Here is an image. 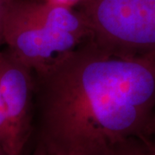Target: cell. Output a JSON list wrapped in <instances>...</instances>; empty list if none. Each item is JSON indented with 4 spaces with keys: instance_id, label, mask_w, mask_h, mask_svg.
Segmentation results:
<instances>
[{
    "instance_id": "cell-10",
    "label": "cell",
    "mask_w": 155,
    "mask_h": 155,
    "mask_svg": "<svg viewBox=\"0 0 155 155\" xmlns=\"http://www.w3.org/2000/svg\"><path fill=\"white\" fill-rule=\"evenodd\" d=\"M31 155H48V153L46 152V150H45L41 146L38 145V147H37V148L35 149V153Z\"/></svg>"
},
{
    "instance_id": "cell-9",
    "label": "cell",
    "mask_w": 155,
    "mask_h": 155,
    "mask_svg": "<svg viewBox=\"0 0 155 155\" xmlns=\"http://www.w3.org/2000/svg\"><path fill=\"white\" fill-rule=\"evenodd\" d=\"M146 140V143L147 145L148 148H149L150 152L152 155H155V140H152L151 137L149 138H144Z\"/></svg>"
},
{
    "instance_id": "cell-4",
    "label": "cell",
    "mask_w": 155,
    "mask_h": 155,
    "mask_svg": "<svg viewBox=\"0 0 155 155\" xmlns=\"http://www.w3.org/2000/svg\"><path fill=\"white\" fill-rule=\"evenodd\" d=\"M0 91L9 125L10 155H22L31 131L35 74L8 49L0 51Z\"/></svg>"
},
{
    "instance_id": "cell-13",
    "label": "cell",
    "mask_w": 155,
    "mask_h": 155,
    "mask_svg": "<svg viewBox=\"0 0 155 155\" xmlns=\"http://www.w3.org/2000/svg\"><path fill=\"white\" fill-rule=\"evenodd\" d=\"M48 155H61V154H49V153H48Z\"/></svg>"
},
{
    "instance_id": "cell-3",
    "label": "cell",
    "mask_w": 155,
    "mask_h": 155,
    "mask_svg": "<svg viewBox=\"0 0 155 155\" xmlns=\"http://www.w3.org/2000/svg\"><path fill=\"white\" fill-rule=\"evenodd\" d=\"M2 37L8 50L34 73L87 41L50 28L35 14L29 0H8Z\"/></svg>"
},
{
    "instance_id": "cell-6",
    "label": "cell",
    "mask_w": 155,
    "mask_h": 155,
    "mask_svg": "<svg viewBox=\"0 0 155 155\" xmlns=\"http://www.w3.org/2000/svg\"><path fill=\"white\" fill-rule=\"evenodd\" d=\"M0 147L6 155H10L11 152V138L8 120L6 116L5 109L0 91Z\"/></svg>"
},
{
    "instance_id": "cell-12",
    "label": "cell",
    "mask_w": 155,
    "mask_h": 155,
    "mask_svg": "<svg viewBox=\"0 0 155 155\" xmlns=\"http://www.w3.org/2000/svg\"><path fill=\"white\" fill-rule=\"evenodd\" d=\"M0 155H6L4 152V150L1 148V147H0Z\"/></svg>"
},
{
    "instance_id": "cell-2",
    "label": "cell",
    "mask_w": 155,
    "mask_h": 155,
    "mask_svg": "<svg viewBox=\"0 0 155 155\" xmlns=\"http://www.w3.org/2000/svg\"><path fill=\"white\" fill-rule=\"evenodd\" d=\"M91 40L115 55L155 54V0H81Z\"/></svg>"
},
{
    "instance_id": "cell-11",
    "label": "cell",
    "mask_w": 155,
    "mask_h": 155,
    "mask_svg": "<svg viewBox=\"0 0 155 155\" xmlns=\"http://www.w3.org/2000/svg\"><path fill=\"white\" fill-rule=\"evenodd\" d=\"M152 132H153V134L155 133V111H154V115H153V126H152Z\"/></svg>"
},
{
    "instance_id": "cell-5",
    "label": "cell",
    "mask_w": 155,
    "mask_h": 155,
    "mask_svg": "<svg viewBox=\"0 0 155 155\" xmlns=\"http://www.w3.org/2000/svg\"><path fill=\"white\" fill-rule=\"evenodd\" d=\"M97 155H152L144 138H128L113 144Z\"/></svg>"
},
{
    "instance_id": "cell-1",
    "label": "cell",
    "mask_w": 155,
    "mask_h": 155,
    "mask_svg": "<svg viewBox=\"0 0 155 155\" xmlns=\"http://www.w3.org/2000/svg\"><path fill=\"white\" fill-rule=\"evenodd\" d=\"M34 74L39 145L48 153L97 155L153 134L155 54L115 55L90 39Z\"/></svg>"
},
{
    "instance_id": "cell-7",
    "label": "cell",
    "mask_w": 155,
    "mask_h": 155,
    "mask_svg": "<svg viewBox=\"0 0 155 155\" xmlns=\"http://www.w3.org/2000/svg\"><path fill=\"white\" fill-rule=\"evenodd\" d=\"M7 2H8V0H0V44L4 43L3 37H2V21H3L4 14L5 11Z\"/></svg>"
},
{
    "instance_id": "cell-8",
    "label": "cell",
    "mask_w": 155,
    "mask_h": 155,
    "mask_svg": "<svg viewBox=\"0 0 155 155\" xmlns=\"http://www.w3.org/2000/svg\"><path fill=\"white\" fill-rule=\"evenodd\" d=\"M47 1L56 4V5L70 7V8H72V5H74L76 4H79L81 2V0H47Z\"/></svg>"
}]
</instances>
